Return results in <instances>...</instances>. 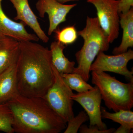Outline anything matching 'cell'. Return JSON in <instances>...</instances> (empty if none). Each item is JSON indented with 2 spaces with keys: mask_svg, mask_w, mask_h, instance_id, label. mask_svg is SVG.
<instances>
[{
  "mask_svg": "<svg viewBox=\"0 0 133 133\" xmlns=\"http://www.w3.org/2000/svg\"><path fill=\"white\" fill-rule=\"evenodd\" d=\"M32 41L20 42L16 65L17 89L20 95L43 98L54 83L50 50Z\"/></svg>",
  "mask_w": 133,
  "mask_h": 133,
  "instance_id": "1",
  "label": "cell"
},
{
  "mask_svg": "<svg viewBox=\"0 0 133 133\" xmlns=\"http://www.w3.org/2000/svg\"><path fill=\"white\" fill-rule=\"evenodd\" d=\"M6 104L13 115L12 127L17 133H59L67 122L44 99L16 95Z\"/></svg>",
  "mask_w": 133,
  "mask_h": 133,
  "instance_id": "2",
  "label": "cell"
},
{
  "mask_svg": "<svg viewBox=\"0 0 133 133\" xmlns=\"http://www.w3.org/2000/svg\"><path fill=\"white\" fill-rule=\"evenodd\" d=\"M84 40L81 49L75 54L77 66L73 73L79 74L87 82L90 78V67L101 51L109 49V43L107 35L101 27L97 17L87 16L85 28L77 32Z\"/></svg>",
  "mask_w": 133,
  "mask_h": 133,
  "instance_id": "3",
  "label": "cell"
},
{
  "mask_svg": "<svg viewBox=\"0 0 133 133\" xmlns=\"http://www.w3.org/2000/svg\"><path fill=\"white\" fill-rule=\"evenodd\" d=\"M92 83L99 90L102 99L114 112L133 107V82L125 83L105 72L92 71Z\"/></svg>",
  "mask_w": 133,
  "mask_h": 133,
  "instance_id": "4",
  "label": "cell"
},
{
  "mask_svg": "<svg viewBox=\"0 0 133 133\" xmlns=\"http://www.w3.org/2000/svg\"><path fill=\"white\" fill-rule=\"evenodd\" d=\"M54 83L43 97L51 108L67 122L74 116L72 90L53 65Z\"/></svg>",
  "mask_w": 133,
  "mask_h": 133,
  "instance_id": "5",
  "label": "cell"
},
{
  "mask_svg": "<svg viewBox=\"0 0 133 133\" xmlns=\"http://www.w3.org/2000/svg\"><path fill=\"white\" fill-rule=\"evenodd\" d=\"M96 8L101 27L107 35L110 43L118 38L119 30V0H87Z\"/></svg>",
  "mask_w": 133,
  "mask_h": 133,
  "instance_id": "6",
  "label": "cell"
},
{
  "mask_svg": "<svg viewBox=\"0 0 133 133\" xmlns=\"http://www.w3.org/2000/svg\"><path fill=\"white\" fill-rule=\"evenodd\" d=\"M133 59V51L129 49L127 52L112 55H106L101 51L90 67V71H108L124 76L133 82V70L129 71L127 64Z\"/></svg>",
  "mask_w": 133,
  "mask_h": 133,
  "instance_id": "7",
  "label": "cell"
},
{
  "mask_svg": "<svg viewBox=\"0 0 133 133\" xmlns=\"http://www.w3.org/2000/svg\"><path fill=\"white\" fill-rule=\"evenodd\" d=\"M74 101L78 103L88 115L90 120L89 127L96 126L101 130L107 129V126L102 121L101 103L102 98L98 88L96 86L92 90L78 93L72 96Z\"/></svg>",
  "mask_w": 133,
  "mask_h": 133,
  "instance_id": "8",
  "label": "cell"
},
{
  "mask_svg": "<svg viewBox=\"0 0 133 133\" xmlns=\"http://www.w3.org/2000/svg\"><path fill=\"white\" fill-rule=\"evenodd\" d=\"M77 4L65 5L56 0H38L36 8L39 16L44 18L45 14L48 15L49 26L48 30L49 36L57 28L59 24L66 21V17Z\"/></svg>",
  "mask_w": 133,
  "mask_h": 133,
  "instance_id": "9",
  "label": "cell"
},
{
  "mask_svg": "<svg viewBox=\"0 0 133 133\" xmlns=\"http://www.w3.org/2000/svg\"><path fill=\"white\" fill-rule=\"evenodd\" d=\"M2 2V0H0V38L9 37L20 42H38L39 39L35 34L29 33L26 30L24 23L15 21L5 14Z\"/></svg>",
  "mask_w": 133,
  "mask_h": 133,
  "instance_id": "10",
  "label": "cell"
},
{
  "mask_svg": "<svg viewBox=\"0 0 133 133\" xmlns=\"http://www.w3.org/2000/svg\"><path fill=\"white\" fill-rule=\"evenodd\" d=\"M15 9L16 16V21L20 20L31 28L36 35L44 43H47L49 40L48 36L41 28L37 18L31 9L28 0H9Z\"/></svg>",
  "mask_w": 133,
  "mask_h": 133,
  "instance_id": "11",
  "label": "cell"
},
{
  "mask_svg": "<svg viewBox=\"0 0 133 133\" xmlns=\"http://www.w3.org/2000/svg\"><path fill=\"white\" fill-rule=\"evenodd\" d=\"M20 42L9 37L0 38V73L16 64Z\"/></svg>",
  "mask_w": 133,
  "mask_h": 133,
  "instance_id": "12",
  "label": "cell"
},
{
  "mask_svg": "<svg viewBox=\"0 0 133 133\" xmlns=\"http://www.w3.org/2000/svg\"><path fill=\"white\" fill-rule=\"evenodd\" d=\"M18 94L16 64L0 73V104H5Z\"/></svg>",
  "mask_w": 133,
  "mask_h": 133,
  "instance_id": "13",
  "label": "cell"
},
{
  "mask_svg": "<svg viewBox=\"0 0 133 133\" xmlns=\"http://www.w3.org/2000/svg\"><path fill=\"white\" fill-rule=\"evenodd\" d=\"M119 17V24L123 30V35L121 44L113 50L114 55L127 52L129 48L133 46V7L126 14H120Z\"/></svg>",
  "mask_w": 133,
  "mask_h": 133,
  "instance_id": "14",
  "label": "cell"
},
{
  "mask_svg": "<svg viewBox=\"0 0 133 133\" xmlns=\"http://www.w3.org/2000/svg\"><path fill=\"white\" fill-rule=\"evenodd\" d=\"M65 47L57 41L51 43L50 47L52 64L61 74L73 73L75 67V62L70 61L64 54Z\"/></svg>",
  "mask_w": 133,
  "mask_h": 133,
  "instance_id": "15",
  "label": "cell"
},
{
  "mask_svg": "<svg viewBox=\"0 0 133 133\" xmlns=\"http://www.w3.org/2000/svg\"><path fill=\"white\" fill-rule=\"evenodd\" d=\"M102 119H110L120 124L114 133H130L133 129V112L131 110H120L109 112L104 107H101Z\"/></svg>",
  "mask_w": 133,
  "mask_h": 133,
  "instance_id": "16",
  "label": "cell"
},
{
  "mask_svg": "<svg viewBox=\"0 0 133 133\" xmlns=\"http://www.w3.org/2000/svg\"><path fill=\"white\" fill-rule=\"evenodd\" d=\"M62 75L65 83L71 90L78 93L85 92L94 88L93 87L87 83L79 74L72 73Z\"/></svg>",
  "mask_w": 133,
  "mask_h": 133,
  "instance_id": "17",
  "label": "cell"
},
{
  "mask_svg": "<svg viewBox=\"0 0 133 133\" xmlns=\"http://www.w3.org/2000/svg\"><path fill=\"white\" fill-rule=\"evenodd\" d=\"M13 115L6 103L0 104V131L6 133H14L12 127Z\"/></svg>",
  "mask_w": 133,
  "mask_h": 133,
  "instance_id": "18",
  "label": "cell"
},
{
  "mask_svg": "<svg viewBox=\"0 0 133 133\" xmlns=\"http://www.w3.org/2000/svg\"><path fill=\"white\" fill-rule=\"evenodd\" d=\"M54 32L56 33L57 41L65 45L73 43L77 38V32L74 26H67L61 30L57 28Z\"/></svg>",
  "mask_w": 133,
  "mask_h": 133,
  "instance_id": "19",
  "label": "cell"
},
{
  "mask_svg": "<svg viewBox=\"0 0 133 133\" xmlns=\"http://www.w3.org/2000/svg\"><path fill=\"white\" fill-rule=\"evenodd\" d=\"M89 120L88 115L85 111H82L77 116L67 122L64 133H77L83 123Z\"/></svg>",
  "mask_w": 133,
  "mask_h": 133,
  "instance_id": "20",
  "label": "cell"
},
{
  "mask_svg": "<svg viewBox=\"0 0 133 133\" xmlns=\"http://www.w3.org/2000/svg\"><path fill=\"white\" fill-rule=\"evenodd\" d=\"M115 130V129L114 128L101 130L96 126L88 127L85 125H82L79 129L80 133H112L114 132Z\"/></svg>",
  "mask_w": 133,
  "mask_h": 133,
  "instance_id": "21",
  "label": "cell"
},
{
  "mask_svg": "<svg viewBox=\"0 0 133 133\" xmlns=\"http://www.w3.org/2000/svg\"><path fill=\"white\" fill-rule=\"evenodd\" d=\"M133 6V0H119L118 6L119 14L127 13Z\"/></svg>",
  "mask_w": 133,
  "mask_h": 133,
  "instance_id": "22",
  "label": "cell"
},
{
  "mask_svg": "<svg viewBox=\"0 0 133 133\" xmlns=\"http://www.w3.org/2000/svg\"><path fill=\"white\" fill-rule=\"evenodd\" d=\"M58 2L60 3L65 4L66 3L70 2L71 1H78L79 0H56Z\"/></svg>",
  "mask_w": 133,
  "mask_h": 133,
  "instance_id": "23",
  "label": "cell"
}]
</instances>
